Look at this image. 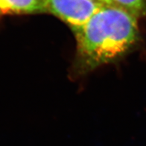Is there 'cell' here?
<instances>
[{
	"instance_id": "obj_1",
	"label": "cell",
	"mask_w": 146,
	"mask_h": 146,
	"mask_svg": "<svg viewBox=\"0 0 146 146\" xmlns=\"http://www.w3.org/2000/svg\"><path fill=\"white\" fill-rule=\"evenodd\" d=\"M137 19L121 8L103 5L87 23L73 29L79 69L91 71L127 54L139 40Z\"/></svg>"
},
{
	"instance_id": "obj_2",
	"label": "cell",
	"mask_w": 146,
	"mask_h": 146,
	"mask_svg": "<svg viewBox=\"0 0 146 146\" xmlns=\"http://www.w3.org/2000/svg\"><path fill=\"white\" fill-rule=\"evenodd\" d=\"M97 0H46V13H50L71 27L84 25L102 8Z\"/></svg>"
},
{
	"instance_id": "obj_4",
	"label": "cell",
	"mask_w": 146,
	"mask_h": 146,
	"mask_svg": "<svg viewBox=\"0 0 146 146\" xmlns=\"http://www.w3.org/2000/svg\"><path fill=\"white\" fill-rule=\"evenodd\" d=\"M107 5L113 6L128 12L137 18L146 16V0H97Z\"/></svg>"
},
{
	"instance_id": "obj_3",
	"label": "cell",
	"mask_w": 146,
	"mask_h": 146,
	"mask_svg": "<svg viewBox=\"0 0 146 146\" xmlns=\"http://www.w3.org/2000/svg\"><path fill=\"white\" fill-rule=\"evenodd\" d=\"M46 13V0H0L1 15Z\"/></svg>"
}]
</instances>
